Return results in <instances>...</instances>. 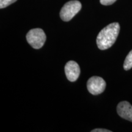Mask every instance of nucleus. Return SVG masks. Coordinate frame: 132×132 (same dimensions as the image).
<instances>
[{"label":"nucleus","mask_w":132,"mask_h":132,"mask_svg":"<svg viewBox=\"0 0 132 132\" xmlns=\"http://www.w3.org/2000/svg\"><path fill=\"white\" fill-rule=\"evenodd\" d=\"M46 35L40 28L31 29L26 34V40L31 47L35 49H39L44 46L46 41Z\"/></svg>","instance_id":"nucleus-2"},{"label":"nucleus","mask_w":132,"mask_h":132,"mask_svg":"<svg viewBox=\"0 0 132 132\" xmlns=\"http://www.w3.org/2000/svg\"><path fill=\"white\" fill-rule=\"evenodd\" d=\"M16 0H0V8L3 9L9 5L12 4V3L15 2Z\"/></svg>","instance_id":"nucleus-8"},{"label":"nucleus","mask_w":132,"mask_h":132,"mask_svg":"<svg viewBox=\"0 0 132 132\" xmlns=\"http://www.w3.org/2000/svg\"><path fill=\"white\" fill-rule=\"evenodd\" d=\"M116 0H100V2L102 5L104 6H108V5L113 4L115 3Z\"/></svg>","instance_id":"nucleus-9"},{"label":"nucleus","mask_w":132,"mask_h":132,"mask_svg":"<svg viewBox=\"0 0 132 132\" xmlns=\"http://www.w3.org/2000/svg\"><path fill=\"white\" fill-rule=\"evenodd\" d=\"M132 68V50L127 56L123 63V69L125 70H128Z\"/></svg>","instance_id":"nucleus-7"},{"label":"nucleus","mask_w":132,"mask_h":132,"mask_svg":"<svg viewBox=\"0 0 132 132\" xmlns=\"http://www.w3.org/2000/svg\"><path fill=\"white\" fill-rule=\"evenodd\" d=\"M117 112L122 118L132 122V106L128 102H120L117 106Z\"/></svg>","instance_id":"nucleus-6"},{"label":"nucleus","mask_w":132,"mask_h":132,"mask_svg":"<svg viewBox=\"0 0 132 132\" xmlns=\"http://www.w3.org/2000/svg\"><path fill=\"white\" fill-rule=\"evenodd\" d=\"M81 9V4L79 1L73 0L66 3L61 10L60 17L64 21H69Z\"/></svg>","instance_id":"nucleus-3"},{"label":"nucleus","mask_w":132,"mask_h":132,"mask_svg":"<svg viewBox=\"0 0 132 132\" xmlns=\"http://www.w3.org/2000/svg\"><path fill=\"white\" fill-rule=\"evenodd\" d=\"M106 87V82L100 77L94 76L89 79L87 82L88 91L92 95H98L102 93Z\"/></svg>","instance_id":"nucleus-4"},{"label":"nucleus","mask_w":132,"mask_h":132,"mask_svg":"<svg viewBox=\"0 0 132 132\" xmlns=\"http://www.w3.org/2000/svg\"><path fill=\"white\" fill-rule=\"evenodd\" d=\"M92 132H111L110 130H106V129H103V128H96V129H94L92 130Z\"/></svg>","instance_id":"nucleus-10"},{"label":"nucleus","mask_w":132,"mask_h":132,"mask_svg":"<svg viewBox=\"0 0 132 132\" xmlns=\"http://www.w3.org/2000/svg\"><path fill=\"white\" fill-rule=\"evenodd\" d=\"M65 73L70 81H75L80 74V66L73 61H70L65 65Z\"/></svg>","instance_id":"nucleus-5"},{"label":"nucleus","mask_w":132,"mask_h":132,"mask_svg":"<svg viewBox=\"0 0 132 132\" xmlns=\"http://www.w3.org/2000/svg\"><path fill=\"white\" fill-rule=\"evenodd\" d=\"M120 31V25L115 22L102 29L97 37V45L100 50H104L111 47L116 40Z\"/></svg>","instance_id":"nucleus-1"}]
</instances>
